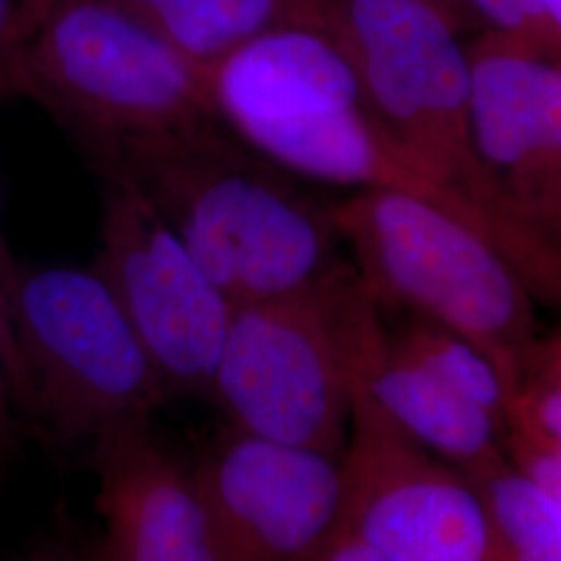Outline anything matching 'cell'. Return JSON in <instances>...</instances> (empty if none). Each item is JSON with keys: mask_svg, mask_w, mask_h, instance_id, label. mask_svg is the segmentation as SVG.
Returning a JSON list of instances; mask_svg holds the SVG:
<instances>
[{"mask_svg": "<svg viewBox=\"0 0 561 561\" xmlns=\"http://www.w3.org/2000/svg\"><path fill=\"white\" fill-rule=\"evenodd\" d=\"M352 396L343 524L381 561H503L474 482Z\"/></svg>", "mask_w": 561, "mask_h": 561, "instance_id": "cell-10", "label": "cell"}, {"mask_svg": "<svg viewBox=\"0 0 561 561\" xmlns=\"http://www.w3.org/2000/svg\"><path fill=\"white\" fill-rule=\"evenodd\" d=\"M23 50L20 0H0V102L23 99Z\"/></svg>", "mask_w": 561, "mask_h": 561, "instance_id": "cell-20", "label": "cell"}, {"mask_svg": "<svg viewBox=\"0 0 561 561\" xmlns=\"http://www.w3.org/2000/svg\"><path fill=\"white\" fill-rule=\"evenodd\" d=\"M94 271L111 287L167 398H208L236 304L136 187L102 180Z\"/></svg>", "mask_w": 561, "mask_h": 561, "instance_id": "cell-9", "label": "cell"}, {"mask_svg": "<svg viewBox=\"0 0 561 561\" xmlns=\"http://www.w3.org/2000/svg\"><path fill=\"white\" fill-rule=\"evenodd\" d=\"M549 20L553 21V25L561 32V0H541Z\"/></svg>", "mask_w": 561, "mask_h": 561, "instance_id": "cell-26", "label": "cell"}, {"mask_svg": "<svg viewBox=\"0 0 561 561\" xmlns=\"http://www.w3.org/2000/svg\"><path fill=\"white\" fill-rule=\"evenodd\" d=\"M217 119L301 180L445 194L385 131L329 21L283 23L204 71Z\"/></svg>", "mask_w": 561, "mask_h": 561, "instance_id": "cell-2", "label": "cell"}, {"mask_svg": "<svg viewBox=\"0 0 561 561\" xmlns=\"http://www.w3.org/2000/svg\"><path fill=\"white\" fill-rule=\"evenodd\" d=\"M507 460L556 502L561 510V460L530 433L510 426L505 435Z\"/></svg>", "mask_w": 561, "mask_h": 561, "instance_id": "cell-19", "label": "cell"}, {"mask_svg": "<svg viewBox=\"0 0 561 561\" xmlns=\"http://www.w3.org/2000/svg\"><path fill=\"white\" fill-rule=\"evenodd\" d=\"M92 449L104 524L99 561H229L192 468L162 447L152 424Z\"/></svg>", "mask_w": 561, "mask_h": 561, "instance_id": "cell-12", "label": "cell"}, {"mask_svg": "<svg viewBox=\"0 0 561 561\" xmlns=\"http://www.w3.org/2000/svg\"><path fill=\"white\" fill-rule=\"evenodd\" d=\"M229 561H306L343 522L341 458L233 426L192 468Z\"/></svg>", "mask_w": 561, "mask_h": 561, "instance_id": "cell-11", "label": "cell"}, {"mask_svg": "<svg viewBox=\"0 0 561 561\" xmlns=\"http://www.w3.org/2000/svg\"><path fill=\"white\" fill-rule=\"evenodd\" d=\"M11 561H90V558L69 539L60 537L57 533H46L36 541L30 542L20 556Z\"/></svg>", "mask_w": 561, "mask_h": 561, "instance_id": "cell-22", "label": "cell"}, {"mask_svg": "<svg viewBox=\"0 0 561 561\" xmlns=\"http://www.w3.org/2000/svg\"><path fill=\"white\" fill-rule=\"evenodd\" d=\"M23 433L55 447L152 424L169 400L94 266L13 261L4 287Z\"/></svg>", "mask_w": 561, "mask_h": 561, "instance_id": "cell-3", "label": "cell"}, {"mask_svg": "<svg viewBox=\"0 0 561 561\" xmlns=\"http://www.w3.org/2000/svg\"><path fill=\"white\" fill-rule=\"evenodd\" d=\"M354 264L298 296L236 306L208 400L225 424L343 456L352 421L347 304Z\"/></svg>", "mask_w": 561, "mask_h": 561, "instance_id": "cell-7", "label": "cell"}, {"mask_svg": "<svg viewBox=\"0 0 561 561\" xmlns=\"http://www.w3.org/2000/svg\"><path fill=\"white\" fill-rule=\"evenodd\" d=\"M352 393L435 458L477 479L507 460L505 426L408 358L387 335L379 304L360 277L347 306Z\"/></svg>", "mask_w": 561, "mask_h": 561, "instance_id": "cell-13", "label": "cell"}, {"mask_svg": "<svg viewBox=\"0 0 561 561\" xmlns=\"http://www.w3.org/2000/svg\"><path fill=\"white\" fill-rule=\"evenodd\" d=\"M23 99L92 164L125 144L217 119L204 69L123 0H57L25 42Z\"/></svg>", "mask_w": 561, "mask_h": 561, "instance_id": "cell-5", "label": "cell"}, {"mask_svg": "<svg viewBox=\"0 0 561 561\" xmlns=\"http://www.w3.org/2000/svg\"><path fill=\"white\" fill-rule=\"evenodd\" d=\"M11 254H9V248H7V240L2 236V227H0V298L4 300V287H7V279H9V271L13 266ZM7 304V300H4Z\"/></svg>", "mask_w": 561, "mask_h": 561, "instance_id": "cell-25", "label": "cell"}, {"mask_svg": "<svg viewBox=\"0 0 561 561\" xmlns=\"http://www.w3.org/2000/svg\"><path fill=\"white\" fill-rule=\"evenodd\" d=\"M183 57L210 69L264 32L324 21L322 0H123Z\"/></svg>", "mask_w": 561, "mask_h": 561, "instance_id": "cell-14", "label": "cell"}, {"mask_svg": "<svg viewBox=\"0 0 561 561\" xmlns=\"http://www.w3.org/2000/svg\"><path fill=\"white\" fill-rule=\"evenodd\" d=\"M306 561H381V558L352 528L341 524Z\"/></svg>", "mask_w": 561, "mask_h": 561, "instance_id": "cell-21", "label": "cell"}, {"mask_svg": "<svg viewBox=\"0 0 561 561\" xmlns=\"http://www.w3.org/2000/svg\"><path fill=\"white\" fill-rule=\"evenodd\" d=\"M366 101L401 152L472 217L493 196L474 150L472 73L458 27L433 0H322Z\"/></svg>", "mask_w": 561, "mask_h": 561, "instance_id": "cell-6", "label": "cell"}, {"mask_svg": "<svg viewBox=\"0 0 561 561\" xmlns=\"http://www.w3.org/2000/svg\"><path fill=\"white\" fill-rule=\"evenodd\" d=\"M92 167L136 187L236 306L298 296L352 264L329 204L219 119L125 144Z\"/></svg>", "mask_w": 561, "mask_h": 561, "instance_id": "cell-1", "label": "cell"}, {"mask_svg": "<svg viewBox=\"0 0 561 561\" xmlns=\"http://www.w3.org/2000/svg\"><path fill=\"white\" fill-rule=\"evenodd\" d=\"M474 150L497 190L502 254L561 312V62L486 32L468 48Z\"/></svg>", "mask_w": 561, "mask_h": 561, "instance_id": "cell-8", "label": "cell"}, {"mask_svg": "<svg viewBox=\"0 0 561 561\" xmlns=\"http://www.w3.org/2000/svg\"><path fill=\"white\" fill-rule=\"evenodd\" d=\"M443 13L449 18V20L456 23V27L460 30L461 25H466L468 21L474 20L463 7H461L460 0H433Z\"/></svg>", "mask_w": 561, "mask_h": 561, "instance_id": "cell-24", "label": "cell"}, {"mask_svg": "<svg viewBox=\"0 0 561 561\" xmlns=\"http://www.w3.org/2000/svg\"><path fill=\"white\" fill-rule=\"evenodd\" d=\"M341 243L387 312L443 324L497 364L514 387L539 337L537 301L502 252L421 194L368 187L329 204Z\"/></svg>", "mask_w": 561, "mask_h": 561, "instance_id": "cell-4", "label": "cell"}, {"mask_svg": "<svg viewBox=\"0 0 561 561\" xmlns=\"http://www.w3.org/2000/svg\"><path fill=\"white\" fill-rule=\"evenodd\" d=\"M18 396V362L7 319V304L0 298V477L15 458L23 439Z\"/></svg>", "mask_w": 561, "mask_h": 561, "instance_id": "cell-18", "label": "cell"}, {"mask_svg": "<svg viewBox=\"0 0 561 561\" xmlns=\"http://www.w3.org/2000/svg\"><path fill=\"white\" fill-rule=\"evenodd\" d=\"M503 561H561V510L510 460L472 479Z\"/></svg>", "mask_w": 561, "mask_h": 561, "instance_id": "cell-16", "label": "cell"}, {"mask_svg": "<svg viewBox=\"0 0 561 561\" xmlns=\"http://www.w3.org/2000/svg\"><path fill=\"white\" fill-rule=\"evenodd\" d=\"M55 2L57 0H20L21 27L25 34V42Z\"/></svg>", "mask_w": 561, "mask_h": 561, "instance_id": "cell-23", "label": "cell"}, {"mask_svg": "<svg viewBox=\"0 0 561 561\" xmlns=\"http://www.w3.org/2000/svg\"><path fill=\"white\" fill-rule=\"evenodd\" d=\"M381 312L387 335L400 352L421 364L454 393L502 422L507 431L514 387L481 347L460 333L416 314L387 312L382 308Z\"/></svg>", "mask_w": 561, "mask_h": 561, "instance_id": "cell-15", "label": "cell"}, {"mask_svg": "<svg viewBox=\"0 0 561 561\" xmlns=\"http://www.w3.org/2000/svg\"><path fill=\"white\" fill-rule=\"evenodd\" d=\"M474 18L510 41L561 62V32L549 20L541 0H460Z\"/></svg>", "mask_w": 561, "mask_h": 561, "instance_id": "cell-17", "label": "cell"}]
</instances>
